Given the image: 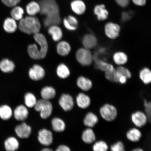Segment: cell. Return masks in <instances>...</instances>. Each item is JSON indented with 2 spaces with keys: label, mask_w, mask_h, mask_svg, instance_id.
Here are the masks:
<instances>
[{
  "label": "cell",
  "mask_w": 151,
  "mask_h": 151,
  "mask_svg": "<svg viewBox=\"0 0 151 151\" xmlns=\"http://www.w3.org/2000/svg\"><path fill=\"white\" fill-rule=\"evenodd\" d=\"M72 10L76 14L81 15L83 14L86 11V6L82 0H73L70 3Z\"/></svg>",
  "instance_id": "16"
},
{
  "label": "cell",
  "mask_w": 151,
  "mask_h": 151,
  "mask_svg": "<svg viewBox=\"0 0 151 151\" xmlns=\"http://www.w3.org/2000/svg\"><path fill=\"white\" fill-rule=\"evenodd\" d=\"M132 151H145L144 150H143L142 149L140 148H138L134 149L133 150H132Z\"/></svg>",
  "instance_id": "49"
},
{
  "label": "cell",
  "mask_w": 151,
  "mask_h": 151,
  "mask_svg": "<svg viewBox=\"0 0 151 151\" xmlns=\"http://www.w3.org/2000/svg\"><path fill=\"white\" fill-rule=\"evenodd\" d=\"M106 78L109 81L113 82H118V80L117 76L116 70L113 68L106 71L105 73Z\"/></svg>",
  "instance_id": "41"
},
{
  "label": "cell",
  "mask_w": 151,
  "mask_h": 151,
  "mask_svg": "<svg viewBox=\"0 0 151 151\" xmlns=\"http://www.w3.org/2000/svg\"><path fill=\"white\" fill-rule=\"evenodd\" d=\"M57 73L60 78L62 79L67 78L70 75L69 70L65 64H61L57 68Z\"/></svg>",
  "instance_id": "36"
},
{
  "label": "cell",
  "mask_w": 151,
  "mask_h": 151,
  "mask_svg": "<svg viewBox=\"0 0 151 151\" xmlns=\"http://www.w3.org/2000/svg\"><path fill=\"white\" fill-rule=\"evenodd\" d=\"M95 62V67L96 68L105 72L114 68L113 66L106 61L98 60Z\"/></svg>",
  "instance_id": "38"
},
{
  "label": "cell",
  "mask_w": 151,
  "mask_h": 151,
  "mask_svg": "<svg viewBox=\"0 0 151 151\" xmlns=\"http://www.w3.org/2000/svg\"><path fill=\"white\" fill-rule=\"evenodd\" d=\"M53 129L56 132H63L65 129V123L61 119L55 118L52 121Z\"/></svg>",
  "instance_id": "35"
},
{
  "label": "cell",
  "mask_w": 151,
  "mask_h": 151,
  "mask_svg": "<svg viewBox=\"0 0 151 151\" xmlns=\"http://www.w3.org/2000/svg\"><path fill=\"white\" fill-rule=\"evenodd\" d=\"M82 139L83 141L87 144L93 143L96 140V136L91 128H88L83 131Z\"/></svg>",
  "instance_id": "21"
},
{
  "label": "cell",
  "mask_w": 151,
  "mask_h": 151,
  "mask_svg": "<svg viewBox=\"0 0 151 151\" xmlns=\"http://www.w3.org/2000/svg\"><path fill=\"white\" fill-rule=\"evenodd\" d=\"M117 76L118 80L119 77L122 76H124L127 77V78H131L132 74L131 72L127 68L120 66L116 70Z\"/></svg>",
  "instance_id": "40"
},
{
  "label": "cell",
  "mask_w": 151,
  "mask_h": 151,
  "mask_svg": "<svg viewBox=\"0 0 151 151\" xmlns=\"http://www.w3.org/2000/svg\"><path fill=\"white\" fill-rule=\"evenodd\" d=\"M77 86L79 88L85 91H87L91 89L92 83L89 79L83 76H80L77 79Z\"/></svg>",
  "instance_id": "24"
},
{
  "label": "cell",
  "mask_w": 151,
  "mask_h": 151,
  "mask_svg": "<svg viewBox=\"0 0 151 151\" xmlns=\"http://www.w3.org/2000/svg\"><path fill=\"white\" fill-rule=\"evenodd\" d=\"M12 109L9 106L4 105L0 106V118L4 120L10 119L12 116Z\"/></svg>",
  "instance_id": "32"
},
{
  "label": "cell",
  "mask_w": 151,
  "mask_h": 151,
  "mask_svg": "<svg viewBox=\"0 0 151 151\" xmlns=\"http://www.w3.org/2000/svg\"><path fill=\"white\" fill-rule=\"evenodd\" d=\"M145 114L148 117V122H150L151 115V103L150 101L145 100L144 101Z\"/></svg>",
  "instance_id": "43"
},
{
  "label": "cell",
  "mask_w": 151,
  "mask_h": 151,
  "mask_svg": "<svg viewBox=\"0 0 151 151\" xmlns=\"http://www.w3.org/2000/svg\"><path fill=\"white\" fill-rule=\"evenodd\" d=\"M131 119L134 125L138 128L143 127L148 122V117L145 113L141 111H137L132 113Z\"/></svg>",
  "instance_id": "7"
},
{
  "label": "cell",
  "mask_w": 151,
  "mask_h": 151,
  "mask_svg": "<svg viewBox=\"0 0 151 151\" xmlns=\"http://www.w3.org/2000/svg\"><path fill=\"white\" fill-rule=\"evenodd\" d=\"M18 28L22 32L29 35H35L40 31L41 24L37 17L28 16L19 21Z\"/></svg>",
  "instance_id": "3"
},
{
  "label": "cell",
  "mask_w": 151,
  "mask_h": 151,
  "mask_svg": "<svg viewBox=\"0 0 151 151\" xmlns=\"http://www.w3.org/2000/svg\"><path fill=\"white\" fill-rule=\"evenodd\" d=\"M41 6L39 2L32 1L28 2L26 5L25 11L28 16H36L40 13Z\"/></svg>",
  "instance_id": "13"
},
{
  "label": "cell",
  "mask_w": 151,
  "mask_h": 151,
  "mask_svg": "<svg viewBox=\"0 0 151 151\" xmlns=\"http://www.w3.org/2000/svg\"><path fill=\"white\" fill-rule=\"evenodd\" d=\"M116 3L122 7L127 6L129 4L130 0H115Z\"/></svg>",
  "instance_id": "45"
},
{
  "label": "cell",
  "mask_w": 151,
  "mask_h": 151,
  "mask_svg": "<svg viewBox=\"0 0 151 151\" xmlns=\"http://www.w3.org/2000/svg\"><path fill=\"white\" fill-rule=\"evenodd\" d=\"M110 150L111 151H126L125 147L121 141L117 142L111 145Z\"/></svg>",
  "instance_id": "42"
},
{
  "label": "cell",
  "mask_w": 151,
  "mask_h": 151,
  "mask_svg": "<svg viewBox=\"0 0 151 151\" xmlns=\"http://www.w3.org/2000/svg\"><path fill=\"white\" fill-rule=\"evenodd\" d=\"M15 68L14 62L7 58L3 59L0 62V70L3 72L9 73L14 71Z\"/></svg>",
  "instance_id": "25"
},
{
  "label": "cell",
  "mask_w": 151,
  "mask_h": 151,
  "mask_svg": "<svg viewBox=\"0 0 151 151\" xmlns=\"http://www.w3.org/2000/svg\"><path fill=\"white\" fill-rule=\"evenodd\" d=\"M139 78L143 83L145 84H150L151 82V72L148 68H144L139 72Z\"/></svg>",
  "instance_id": "34"
},
{
  "label": "cell",
  "mask_w": 151,
  "mask_h": 151,
  "mask_svg": "<svg viewBox=\"0 0 151 151\" xmlns=\"http://www.w3.org/2000/svg\"><path fill=\"white\" fill-rule=\"evenodd\" d=\"M34 37L37 44L29 45L28 52L30 57L34 60L43 59L46 56L48 51V44L44 35L38 33L34 35Z\"/></svg>",
  "instance_id": "2"
},
{
  "label": "cell",
  "mask_w": 151,
  "mask_h": 151,
  "mask_svg": "<svg viewBox=\"0 0 151 151\" xmlns=\"http://www.w3.org/2000/svg\"><path fill=\"white\" fill-rule=\"evenodd\" d=\"M41 15L44 16L43 24L48 27L53 25H58L61 22L59 6L55 0H41Z\"/></svg>",
  "instance_id": "1"
},
{
  "label": "cell",
  "mask_w": 151,
  "mask_h": 151,
  "mask_svg": "<svg viewBox=\"0 0 151 151\" xmlns=\"http://www.w3.org/2000/svg\"><path fill=\"white\" fill-rule=\"evenodd\" d=\"M135 4L138 6H143L146 3V0H132Z\"/></svg>",
  "instance_id": "47"
},
{
  "label": "cell",
  "mask_w": 151,
  "mask_h": 151,
  "mask_svg": "<svg viewBox=\"0 0 151 151\" xmlns=\"http://www.w3.org/2000/svg\"><path fill=\"white\" fill-rule=\"evenodd\" d=\"M63 22L64 26L69 31H75L78 27V20L75 17L72 15L66 17L63 19Z\"/></svg>",
  "instance_id": "14"
},
{
  "label": "cell",
  "mask_w": 151,
  "mask_h": 151,
  "mask_svg": "<svg viewBox=\"0 0 151 151\" xmlns=\"http://www.w3.org/2000/svg\"><path fill=\"white\" fill-rule=\"evenodd\" d=\"M56 94L55 90L51 86L45 87L42 88L41 92V95L43 99L48 101L53 99Z\"/></svg>",
  "instance_id": "31"
},
{
  "label": "cell",
  "mask_w": 151,
  "mask_h": 151,
  "mask_svg": "<svg viewBox=\"0 0 151 151\" xmlns=\"http://www.w3.org/2000/svg\"><path fill=\"white\" fill-rule=\"evenodd\" d=\"M100 113L101 117L108 122H112L116 119L118 115V111L114 106L106 104L100 109Z\"/></svg>",
  "instance_id": "5"
},
{
  "label": "cell",
  "mask_w": 151,
  "mask_h": 151,
  "mask_svg": "<svg viewBox=\"0 0 151 151\" xmlns=\"http://www.w3.org/2000/svg\"><path fill=\"white\" fill-rule=\"evenodd\" d=\"M109 146L106 142L99 140L94 142L92 147L93 151H108Z\"/></svg>",
  "instance_id": "39"
},
{
  "label": "cell",
  "mask_w": 151,
  "mask_h": 151,
  "mask_svg": "<svg viewBox=\"0 0 151 151\" xmlns=\"http://www.w3.org/2000/svg\"><path fill=\"white\" fill-rule=\"evenodd\" d=\"M76 58L81 65L85 66L91 65L93 60V56L90 50L84 48H80L77 50Z\"/></svg>",
  "instance_id": "6"
},
{
  "label": "cell",
  "mask_w": 151,
  "mask_h": 151,
  "mask_svg": "<svg viewBox=\"0 0 151 151\" xmlns=\"http://www.w3.org/2000/svg\"><path fill=\"white\" fill-rule=\"evenodd\" d=\"M3 27L4 31L7 33H12L17 31L18 25L16 20L12 17H8L4 20Z\"/></svg>",
  "instance_id": "17"
},
{
  "label": "cell",
  "mask_w": 151,
  "mask_h": 151,
  "mask_svg": "<svg viewBox=\"0 0 151 151\" xmlns=\"http://www.w3.org/2000/svg\"><path fill=\"white\" fill-rule=\"evenodd\" d=\"M41 151H53L51 149L48 148H46L43 149V150H41Z\"/></svg>",
  "instance_id": "50"
},
{
  "label": "cell",
  "mask_w": 151,
  "mask_h": 151,
  "mask_svg": "<svg viewBox=\"0 0 151 151\" xmlns=\"http://www.w3.org/2000/svg\"><path fill=\"white\" fill-rule=\"evenodd\" d=\"M120 27L118 24L112 22L106 24L105 27V35L109 38L115 39L119 35Z\"/></svg>",
  "instance_id": "8"
},
{
  "label": "cell",
  "mask_w": 151,
  "mask_h": 151,
  "mask_svg": "<svg viewBox=\"0 0 151 151\" xmlns=\"http://www.w3.org/2000/svg\"><path fill=\"white\" fill-rule=\"evenodd\" d=\"M34 107L36 111L40 112V116L42 119L48 118L52 114V105L48 100L44 99L39 100Z\"/></svg>",
  "instance_id": "4"
},
{
  "label": "cell",
  "mask_w": 151,
  "mask_h": 151,
  "mask_svg": "<svg viewBox=\"0 0 151 151\" xmlns=\"http://www.w3.org/2000/svg\"><path fill=\"white\" fill-rule=\"evenodd\" d=\"M12 8L10 12L11 17L16 20V21H19L24 17L25 10L23 7L18 5Z\"/></svg>",
  "instance_id": "26"
},
{
  "label": "cell",
  "mask_w": 151,
  "mask_h": 151,
  "mask_svg": "<svg viewBox=\"0 0 151 151\" xmlns=\"http://www.w3.org/2000/svg\"><path fill=\"white\" fill-rule=\"evenodd\" d=\"M44 69L40 65H35L29 69V75L32 80L37 81L42 80L45 77Z\"/></svg>",
  "instance_id": "10"
},
{
  "label": "cell",
  "mask_w": 151,
  "mask_h": 151,
  "mask_svg": "<svg viewBox=\"0 0 151 151\" xmlns=\"http://www.w3.org/2000/svg\"><path fill=\"white\" fill-rule=\"evenodd\" d=\"M94 12L97 15L98 19L104 20L108 18L109 13L104 5L96 6L94 9Z\"/></svg>",
  "instance_id": "29"
},
{
  "label": "cell",
  "mask_w": 151,
  "mask_h": 151,
  "mask_svg": "<svg viewBox=\"0 0 151 151\" xmlns=\"http://www.w3.org/2000/svg\"><path fill=\"white\" fill-rule=\"evenodd\" d=\"M48 27V33L51 35L53 40L55 42L61 40L63 37V32L58 25H53Z\"/></svg>",
  "instance_id": "19"
},
{
  "label": "cell",
  "mask_w": 151,
  "mask_h": 151,
  "mask_svg": "<svg viewBox=\"0 0 151 151\" xmlns=\"http://www.w3.org/2000/svg\"><path fill=\"white\" fill-rule=\"evenodd\" d=\"M77 104L80 108L85 109L90 106L91 100L88 95L84 93H80L76 97Z\"/></svg>",
  "instance_id": "18"
},
{
  "label": "cell",
  "mask_w": 151,
  "mask_h": 151,
  "mask_svg": "<svg viewBox=\"0 0 151 151\" xmlns=\"http://www.w3.org/2000/svg\"><path fill=\"white\" fill-rule=\"evenodd\" d=\"M109 56V52L107 49L104 47H101L98 49L94 52L93 57L94 61L101 60L106 61Z\"/></svg>",
  "instance_id": "30"
},
{
  "label": "cell",
  "mask_w": 151,
  "mask_h": 151,
  "mask_svg": "<svg viewBox=\"0 0 151 151\" xmlns=\"http://www.w3.org/2000/svg\"><path fill=\"white\" fill-rule=\"evenodd\" d=\"M126 136L128 140L133 142H137L140 140L142 134L137 128H133L129 130L126 133Z\"/></svg>",
  "instance_id": "23"
},
{
  "label": "cell",
  "mask_w": 151,
  "mask_h": 151,
  "mask_svg": "<svg viewBox=\"0 0 151 151\" xmlns=\"http://www.w3.org/2000/svg\"><path fill=\"white\" fill-rule=\"evenodd\" d=\"M14 115L17 120L22 121L28 117V111L26 107L22 105L18 106L15 109Z\"/></svg>",
  "instance_id": "20"
},
{
  "label": "cell",
  "mask_w": 151,
  "mask_h": 151,
  "mask_svg": "<svg viewBox=\"0 0 151 151\" xmlns=\"http://www.w3.org/2000/svg\"><path fill=\"white\" fill-rule=\"evenodd\" d=\"M35 96L31 93H27L24 96V103L27 107L32 108L35 106L37 102Z\"/></svg>",
  "instance_id": "37"
},
{
  "label": "cell",
  "mask_w": 151,
  "mask_h": 151,
  "mask_svg": "<svg viewBox=\"0 0 151 151\" xmlns=\"http://www.w3.org/2000/svg\"><path fill=\"white\" fill-rule=\"evenodd\" d=\"M4 146L6 151H16L18 149L19 143L16 138L10 137L6 139Z\"/></svg>",
  "instance_id": "27"
},
{
  "label": "cell",
  "mask_w": 151,
  "mask_h": 151,
  "mask_svg": "<svg viewBox=\"0 0 151 151\" xmlns=\"http://www.w3.org/2000/svg\"><path fill=\"white\" fill-rule=\"evenodd\" d=\"M56 48L58 54L63 56L68 55L71 51L70 45L65 41H62L58 43Z\"/></svg>",
  "instance_id": "28"
},
{
  "label": "cell",
  "mask_w": 151,
  "mask_h": 151,
  "mask_svg": "<svg viewBox=\"0 0 151 151\" xmlns=\"http://www.w3.org/2000/svg\"><path fill=\"white\" fill-rule=\"evenodd\" d=\"M17 135L20 138H27L31 133V128L25 123L16 126L15 129Z\"/></svg>",
  "instance_id": "12"
},
{
  "label": "cell",
  "mask_w": 151,
  "mask_h": 151,
  "mask_svg": "<svg viewBox=\"0 0 151 151\" xmlns=\"http://www.w3.org/2000/svg\"><path fill=\"white\" fill-rule=\"evenodd\" d=\"M22 0H1L2 2L6 6L13 7L18 5Z\"/></svg>",
  "instance_id": "44"
},
{
  "label": "cell",
  "mask_w": 151,
  "mask_h": 151,
  "mask_svg": "<svg viewBox=\"0 0 151 151\" xmlns=\"http://www.w3.org/2000/svg\"><path fill=\"white\" fill-rule=\"evenodd\" d=\"M59 103L60 106L65 111H71L74 107L73 98L69 94H62L60 98Z\"/></svg>",
  "instance_id": "9"
},
{
  "label": "cell",
  "mask_w": 151,
  "mask_h": 151,
  "mask_svg": "<svg viewBox=\"0 0 151 151\" xmlns=\"http://www.w3.org/2000/svg\"><path fill=\"white\" fill-rule=\"evenodd\" d=\"M127 78L124 76H122L119 77L118 79V82H119L121 84H125L127 82Z\"/></svg>",
  "instance_id": "48"
},
{
  "label": "cell",
  "mask_w": 151,
  "mask_h": 151,
  "mask_svg": "<svg viewBox=\"0 0 151 151\" xmlns=\"http://www.w3.org/2000/svg\"><path fill=\"white\" fill-rule=\"evenodd\" d=\"M82 42L84 48L90 50L96 46L97 44V40L94 35L88 34L83 37Z\"/></svg>",
  "instance_id": "15"
},
{
  "label": "cell",
  "mask_w": 151,
  "mask_h": 151,
  "mask_svg": "<svg viewBox=\"0 0 151 151\" xmlns=\"http://www.w3.org/2000/svg\"><path fill=\"white\" fill-rule=\"evenodd\" d=\"M55 151H71V150L69 147L62 145L58 146Z\"/></svg>",
  "instance_id": "46"
},
{
  "label": "cell",
  "mask_w": 151,
  "mask_h": 151,
  "mask_svg": "<svg viewBox=\"0 0 151 151\" xmlns=\"http://www.w3.org/2000/svg\"><path fill=\"white\" fill-rule=\"evenodd\" d=\"M38 139L41 144L44 146H50L52 143V133L48 130L42 129L39 132Z\"/></svg>",
  "instance_id": "11"
},
{
  "label": "cell",
  "mask_w": 151,
  "mask_h": 151,
  "mask_svg": "<svg viewBox=\"0 0 151 151\" xmlns=\"http://www.w3.org/2000/svg\"><path fill=\"white\" fill-rule=\"evenodd\" d=\"M113 60L117 65H122L127 63L128 57L127 55L124 52H117L113 55Z\"/></svg>",
  "instance_id": "33"
},
{
  "label": "cell",
  "mask_w": 151,
  "mask_h": 151,
  "mask_svg": "<svg viewBox=\"0 0 151 151\" xmlns=\"http://www.w3.org/2000/svg\"><path fill=\"white\" fill-rule=\"evenodd\" d=\"M99 121V119L97 115L93 112L87 113L84 119V125L88 128H92L94 127Z\"/></svg>",
  "instance_id": "22"
}]
</instances>
